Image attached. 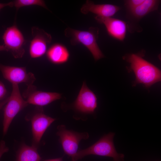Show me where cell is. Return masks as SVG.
<instances>
[{
    "instance_id": "1",
    "label": "cell",
    "mask_w": 161,
    "mask_h": 161,
    "mask_svg": "<svg viewBox=\"0 0 161 161\" xmlns=\"http://www.w3.org/2000/svg\"><path fill=\"white\" fill-rule=\"evenodd\" d=\"M143 57L140 54L132 53L125 56L123 59L130 64L129 69L135 75L133 85L140 83L149 88L161 81V72L160 69Z\"/></svg>"
},
{
    "instance_id": "2",
    "label": "cell",
    "mask_w": 161,
    "mask_h": 161,
    "mask_svg": "<svg viewBox=\"0 0 161 161\" xmlns=\"http://www.w3.org/2000/svg\"><path fill=\"white\" fill-rule=\"evenodd\" d=\"M114 134V133H109L89 147L78 150L71 157L72 161H77L89 155L111 157L114 161H124V155L118 153L114 146L113 139Z\"/></svg>"
},
{
    "instance_id": "3",
    "label": "cell",
    "mask_w": 161,
    "mask_h": 161,
    "mask_svg": "<svg viewBox=\"0 0 161 161\" xmlns=\"http://www.w3.org/2000/svg\"><path fill=\"white\" fill-rule=\"evenodd\" d=\"M64 32L65 36L70 38L72 45L82 44L89 50L95 61L104 57L97 42L99 35L97 28L91 27L84 31L68 27Z\"/></svg>"
},
{
    "instance_id": "4",
    "label": "cell",
    "mask_w": 161,
    "mask_h": 161,
    "mask_svg": "<svg viewBox=\"0 0 161 161\" xmlns=\"http://www.w3.org/2000/svg\"><path fill=\"white\" fill-rule=\"evenodd\" d=\"M28 105L27 101L23 98L18 84H12V92L4 110L3 131L4 136L7 134L15 116Z\"/></svg>"
},
{
    "instance_id": "5",
    "label": "cell",
    "mask_w": 161,
    "mask_h": 161,
    "mask_svg": "<svg viewBox=\"0 0 161 161\" xmlns=\"http://www.w3.org/2000/svg\"><path fill=\"white\" fill-rule=\"evenodd\" d=\"M26 119L31 121L32 135V146L37 148L41 139L47 128L55 120L45 114L42 107H36L34 112Z\"/></svg>"
},
{
    "instance_id": "6",
    "label": "cell",
    "mask_w": 161,
    "mask_h": 161,
    "mask_svg": "<svg viewBox=\"0 0 161 161\" xmlns=\"http://www.w3.org/2000/svg\"><path fill=\"white\" fill-rule=\"evenodd\" d=\"M57 135L66 154L72 157L78 151L79 144L82 140H87L89 134L87 132H79L67 129L64 125L58 126Z\"/></svg>"
},
{
    "instance_id": "7",
    "label": "cell",
    "mask_w": 161,
    "mask_h": 161,
    "mask_svg": "<svg viewBox=\"0 0 161 161\" xmlns=\"http://www.w3.org/2000/svg\"><path fill=\"white\" fill-rule=\"evenodd\" d=\"M160 0H145L141 4L133 10L127 12V30L131 32H140L142 30L138 24L140 20L152 11L157 10Z\"/></svg>"
},
{
    "instance_id": "8",
    "label": "cell",
    "mask_w": 161,
    "mask_h": 161,
    "mask_svg": "<svg viewBox=\"0 0 161 161\" xmlns=\"http://www.w3.org/2000/svg\"><path fill=\"white\" fill-rule=\"evenodd\" d=\"M4 45L16 58H22L24 54L25 39L21 32L15 25L7 27L2 36Z\"/></svg>"
},
{
    "instance_id": "9",
    "label": "cell",
    "mask_w": 161,
    "mask_h": 161,
    "mask_svg": "<svg viewBox=\"0 0 161 161\" xmlns=\"http://www.w3.org/2000/svg\"><path fill=\"white\" fill-rule=\"evenodd\" d=\"M97 100L95 94L84 81L72 106L75 111L81 114H92L97 107Z\"/></svg>"
},
{
    "instance_id": "10",
    "label": "cell",
    "mask_w": 161,
    "mask_h": 161,
    "mask_svg": "<svg viewBox=\"0 0 161 161\" xmlns=\"http://www.w3.org/2000/svg\"><path fill=\"white\" fill-rule=\"evenodd\" d=\"M0 71L4 78L12 84L24 83L27 88L33 86L36 78L31 72L27 73L25 67L4 65L0 64Z\"/></svg>"
},
{
    "instance_id": "11",
    "label": "cell",
    "mask_w": 161,
    "mask_h": 161,
    "mask_svg": "<svg viewBox=\"0 0 161 161\" xmlns=\"http://www.w3.org/2000/svg\"><path fill=\"white\" fill-rule=\"evenodd\" d=\"M32 38L29 48V52L32 58L41 57L46 52L47 45L52 41L51 35L44 30L36 27L32 28Z\"/></svg>"
},
{
    "instance_id": "12",
    "label": "cell",
    "mask_w": 161,
    "mask_h": 161,
    "mask_svg": "<svg viewBox=\"0 0 161 161\" xmlns=\"http://www.w3.org/2000/svg\"><path fill=\"white\" fill-rule=\"evenodd\" d=\"M95 18L98 23L105 25L108 34L111 37L120 41H124L127 30L126 22L112 17L96 16Z\"/></svg>"
},
{
    "instance_id": "13",
    "label": "cell",
    "mask_w": 161,
    "mask_h": 161,
    "mask_svg": "<svg viewBox=\"0 0 161 161\" xmlns=\"http://www.w3.org/2000/svg\"><path fill=\"white\" fill-rule=\"evenodd\" d=\"M35 86L27 88L24 95L28 104L42 107L59 100L61 97V94L57 92H48L36 90Z\"/></svg>"
},
{
    "instance_id": "14",
    "label": "cell",
    "mask_w": 161,
    "mask_h": 161,
    "mask_svg": "<svg viewBox=\"0 0 161 161\" xmlns=\"http://www.w3.org/2000/svg\"><path fill=\"white\" fill-rule=\"evenodd\" d=\"M120 9L118 6L110 4H96L93 1L88 0L81 8L80 12L84 14L90 12L97 16L112 17Z\"/></svg>"
},
{
    "instance_id": "15",
    "label": "cell",
    "mask_w": 161,
    "mask_h": 161,
    "mask_svg": "<svg viewBox=\"0 0 161 161\" xmlns=\"http://www.w3.org/2000/svg\"><path fill=\"white\" fill-rule=\"evenodd\" d=\"M48 60L52 63L57 64L64 63L69 58V54L67 48L59 44H56L52 46L47 52Z\"/></svg>"
},
{
    "instance_id": "16",
    "label": "cell",
    "mask_w": 161,
    "mask_h": 161,
    "mask_svg": "<svg viewBox=\"0 0 161 161\" xmlns=\"http://www.w3.org/2000/svg\"><path fill=\"white\" fill-rule=\"evenodd\" d=\"M37 149L22 143L17 152L16 161H40L41 158Z\"/></svg>"
},
{
    "instance_id": "17",
    "label": "cell",
    "mask_w": 161,
    "mask_h": 161,
    "mask_svg": "<svg viewBox=\"0 0 161 161\" xmlns=\"http://www.w3.org/2000/svg\"><path fill=\"white\" fill-rule=\"evenodd\" d=\"M13 6L16 9L32 5H38L43 7L48 10L45 1L42 0H16L13 1Z\"/></svg>"
},
{
    "instance_id": "18",
    "label": "cell",
    "mask_w": 161,
    "mask_h": 161,
    "mask_svg": "<svg viewBox=\"0 0 161 161\" xmlns=\"http://www.w3.org/2000/svg\"><path fill=\"white\" fill-rule=\"evenodd\" d=\"M145 0H127L124 1V5L127 12L135 9L142 4Z\"/></svg>"
},
{
    "instance_id": "19",
    "label": "cell",
    "mask_w": 161,
    "mask_h": 161,
    "mask_svg": "<svg viewBox=\"0 0 161 161\" xmlns=\"http://www.w3.org/2000/svg\"><path fill=\"white\" fill-rule=\"evenodd\" d=\"M9 150V148L6 146L5 141L1 140L0 141V159L4 154L7 152Z\"/></svg>"
},
{
    "instance_id": "20",
    "label": "cell",
    "mask_w": 161,
    "mask_h": 161,
    "mask_svg": "<svg viewBox=\"0 0 161 161\" xmlns=\"http://www.w3.org/2000/svg\"><path fill=\"white\" fill-rule=\"evenodd\" d=\"M7 93V91L4 84L0 81V101L4 99Z\"/></svg>"
},
{
    "instance_id": "21",
    "label": "cell",
    "mask_w": 161,
    "mask_h": 161,
    "mask_svg": "<svg viewBox=\"0 0 161 161\" xmlns=\"http://www.w3.org/2000/svg\"><path fill=\"white\" fill-rule=\"evenodd\" d=\"M13 6V1L7 3H0V10L6 7H12Z\"/></svg>"
},
{
    "instance_id": "22",
    "label": "cell",
    "mask_w": 161,
    "mask_h": 161,
    "mask_svg": "<svg viewBox=\"0 0 161 161\" xmlns=\"http://www.w3.org/2000/svg\"><path fill=\"white\" fill-rule=\"evenodd\" d=\"M9 97L5 98L0 102V110L7 102L9 99Z\"/></svg>"
},
{
    "instance_id": "23",
    "label": "cell",
    "mask_w": 161,
    "mask_h": 161,
    "mask_svg": "<svg viewBox=\"0 0 161 161\" xmlns=\"http://www.w3.org/2000/svg\"><path fill=\"white\" fill-rule=\"evenodd\" d=\"M62 158V157H61L54 159L46 160L43 161H63Z\"/></svg>"
},
{
    "instance_id": "24",
    "label": "cell",
    "mask_w": 161,
    "mask_h": 161,
    "mask_svg": "<svg viewBox=\"0 0 161 161\" xmlns=\"http://www.w3.org/2000/svg\"><path fill=\"white\" fill-rule=\"evenodd\" d=\"M8 51L7 49L4 45H0V51Z\"/></svg>"
}]
</instances>
